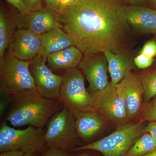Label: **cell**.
I'll return each instance as SVG.
<instances>
[{
	"label": "cell",
	"mask_w": 156,
	"mask_h": 156,
	"mask_svg": "<svg viewBox=\"0 0 156 156\" xmlns=\"http://www.w3.org/2000/svg\"><path fill=\"white\" fill-rule=\"evenodd\" d=\"M30 61L20 60L10 53H5L0 59V92L11 97L21 91H37L30 71Z\"/></svg>",
	"instance_id": "cell-4"
},
{
	"label": "cell",
	"mask_w": 156,
	"mask_h": 156,
	"mask_svg": "<svg viewBox=\"0 0 156 156\" xmlns=\"http://www.w3.org/2000/svg\"><path fill=\"white\" fill-rule=\"evenodd\" d=\"M125 5H128L151 6L150 0H121Z\"/></svg>",
	"instance_id": "cell-27"
},
{
	"label": "cell",
	"mask_w": 156,
	"mask_h": 156,
	"mask_svg": "<svg viewBox=\"0 0 156 156\" xmlns=\"http://www.w3.org/2000/svg\"><path fill=\"white\" fill-rule=\"evenodd\" d=\"M74 115L78 136L83 139L93 137L104 126L105 120L96 112H80Z\"/></svg>",
	"instance_id": "cell-18"
},
{
	"label": "cell",
	"mask_w": 156,
	"mask_h": 156,
	"mask_svg": "<svg viewBox=\"0 0 156 156\" xmlns=\"http://www.w3.org/2000/svg\"><path fill=\"white\" fill-rule=\"evenodd\" d=\"M156 148V143L150 134L145 132L138 138L124 156H143Z\"/></svg>",
	"instance_id": "cell-20"
},
{
	"label": "cell",
	"mask_w": 156,
	"mask_h": 156,
	"mask_svg": "<svg viewBox=\"0 0 156 156\" xmlns=\"http://www.w3.org/2000/svg\"><path fill=\"white\" fill-rule=\"evenodd\" d=\"M58 100L73 114L95 112L92 96L85 87V77L76 68L66 71L63 76Z\"/></svg>",
	"instance_id": "cell-5"
},
{
	"label": "cell",
	"mask_w": 156,
	"mask_h": 156,
	"mask_svg": "<svg viewBox=\"0 0 156 156\" xmlns=\"http://www.w3.org/2000/svg\"><path fill=\"white\" fill-rule=\"evenodd\" d=\"M39 55L30 61V71L37 91L43 97L58 100L63 76L54 73Z\"/></svg>",
	"instance_id": "cell-9"
},
{
	"label": "cell",
	"mask_w": 156,
	"mask_h": 156,
	"mask_svg": "<svg viewBox=\"0 0 156 156\" xmlns=\"http://www.w3.org/2000/svg\"><path fill=\"white\" fill-rule=\"evenodd\" d=\"M13 104L6 117L15 127L32 126L43 128L62 104L43 97L37 91L25 90L12 98Z\"/></svg>",
	"instance_id": "cell-2"
},
{
	"label": "cell",
	"mask_w": 156,
	"mask_h": 156,
	"mask_svg": "<svg viewBox=\"0 0 156 156\" xmlns=\"http://www.w3.org/2000/svg\"><path fill=\"white\" fill-rule=\"evenodd\" d=\"M77 137L76 117L63 106L48 121L44 134L46 146L48 148L66 151L72 148Z\"/></svg>",
	"instance_id": "cell-7"
},
{
	"label": "cell",
	"mask_w": 156,
	"mask_h": 156,
	"mask_svg": "<svg viewBox=\"0 0 156 156\" xmlns=\"http://www.w3.org/2000/svg\"><path fill=\"white\" fill-rule=\"evenodd\" d=\"M6 105H7V103H6L5 99L1 100V103H0V115H1V116H2L5 112Z\"/></svg>",
	"instance_id": "cell-33"
},
{
	"label": "cell",
	"mask_w": 156,
	"mask_h": 156,
	"mask_svg": "<svg viewBox=\"0 0 156 156\" xmlns=\"http://www.w3.org/2000/svg\"><path fill=\"white\" fill-rule=\"evenodd\" d=\"M94 111L105 121L119 127L128 124V117L122 98L117 92L116 86L110 83L105 89L91 93Z\"/></svg>",
	"instance_id": "cell-8"
},
{
	"label": "cell",
	"mask_w": 156,
	"mask_h": 156,
	"mask_svg": "<svg viewBox=\"0 0 156 156\" xmlns=\"http://www.w3.org/2000/svg\"><path fill=\"white\" fill-rule=\"evenodd\" d=\"M150 1L151 8L156 10V0H150Z\"/></svg>",
	"instance_id": "cell-35"
},
{
	"label": "cell",
	"mask_w": 156,
	"mask_h": 156,
	"mask_svg": "<svg viewBox=\"0 0 156 156\" xmlns=\"http://www.w3.org/2000/svg\"><path fill=\"white\" fill-rule=\"evenodd\" d=\"M25 154L21 151H8L1 152L0 156H23Z\"/></svg>",
	"instance_id": "cell-31"
},
{
	"label": "cell",
	"mask_w": 156,
	"mask_h": 156,
	"mask_svg": "<svg viewBox=\"0 0 156 156\" xmlns=\"http://www.w3.org/2000/svg\"><path fill=\"white\" fill-rule=\"evenodd\" d=\"M145 122L119 126L115 131L95 142L74 148L78 151L91 150L100 152L104 156H124L136 140L145 133Z\"/></svg>",
	"instance_id": "cell-3"
},
{
	"label": "cell",
	"mask_w": 156,
	"mask_h": 156,
	"mask_svg": "<svg viewBox=\"0 0 156 156\" xmlns=\"http://www.w3.org/2000/svg\"><path fill=\"white\" fill-rule=\"evenodd\" d=\"M154 58H151L144 54L139 53L134 58V64L139 69H146L153 64Z\"/></svg>",
	"instance_id": "cell-23"
},
{
	"label": "cell",
	"mask_w": 156,
	"mask_h": 156,
	"mask_svg": "<svg viewBox=\"0 0 156 156\" xmlns=\"http://www.w3.org/2000/svg\"><path fill=\"white\" fill-rule=\"evenodd\" d=\"M139 53L154 58L156 56V41L152 39L148 41L144 44Z\"/></svg>",
	"instance_id": "cell-24"
},
{
	"label": "cell",
	"mask_w": 156,
	"mask_h": 156,
	"mask_svg": "<svg viewBox=\"0 0 156 156\" xmlns=\"http://www.w3.org/2000/svg\"><path fill=\"white\" fill-rule=\"evenodd\" d=\"M41 47L40 35L28 30L17 29L7 52L20 60L31 61L38 55Z\"/></svg>",
	"instance_id": "cell-13"
},
{
	"label": "cell",
	"mask_w": 156,
	"mask_h": 156,
	"mask_svg": "<svg viewBox=\"0 0 156 156\" xmlns=\"http://www.w3.org/2000/svg\"><path fill=\"white\" fill-rule=\"evenodd\" d=\"M145 132L150 134L156 143V122H149L146 126Z\"/></svg>",
	"instance_id": "cell-29"
},
{
	"label": "cell",
	"mask_w": 156,
	"mask_h": 156,
	"mask_svg": "<svg viewBox=\"0 0 156 156\" xmlns=\"http://www.w3.org/2000/svg\"><path fill=\"white\" fill-rule=\"evenodd\" d=\"M121 0H80L59 12L62 28L84 55L128 52L134 45Z\"/></svg>",
	"instance_id": "cell-1"
},
{
	"label": "cell",
	"mask_w": 156,
	"mask_h": 156,
	"mask_svg": "<svg viewBox=\"0 0 156 156\" xmlns=\"http://www.w3.org/2000/svg\"><path fill=\"white\" fill-rule=\"evenodd\" d=\"M41 47L38 55L47 60L50 54L74 45L72 39L62 27L40 35Z\"/></svg>",
	"instance_id": "cell-15"
},
{
	"label": "cell",
	"mask_w": 156,
	"mask_h": 156,
	"mask_svg": "<svg viewBox=\"0 0 156 156\" xmlns=\"http://www.w3.org/2000/svg\"><path fill=\"white\" fill-rule=\"evenodd\" d=\"M89 83L88 92L91 94L108 86V63L104 52L84 55L78 66Z\"/></svg>",
	"instance_id": "cell-10"
},
{
	"label": "cell",
	"mask_w": 156,
	"mask_h": 156,
	"mask_svg": "<svg viewBox=\"0 0 156 156\" xmlns=\"http://www.w3.org/2000/svg\"><path fill=\"white\" fill-rule=\"evenodd\" d=\"M126 21L134 29L144 34H156V10L144 6L123 7Z\"/></svg>",
	"instance_id": "cell-14"
},
{
	"label": "cell",
	"mask_w": 156,
	"mask_h": 156,
	"mask_svg": "<svg viewBox=\"0 0 156 156\" xmlns=\"http://www.w3.org/2000/svg\"><path fill=\"white\" fill-rule=\"evenodd\" d=\"M80 50L75 45L48 56L47 62L52 70H66L78 67L83 57Z\"/></svg>",
	"instance_id": "cell-17"
},
{
	"label": "cell",
	"mask_w": 156,
	"mask_h": 156,
	"mask_svg": "<svg viewBox=\"0 0 156 156\" xmlns=\"http://www.w3.org/2000/svg\"><path fill=\"white\" fill-rule=\"evenodd\" d=\"M42 156H68L66 151L48 148Z\"/></svg>",
	"instance_id": "cell-28"
},
{
	"label": "cell",
	"mask_w": 156,
	"mask_h": 156,
	"mask_svg": "<svg viewBox=\"0 0 156 156\" xmlns=\"http://www.w3.org/2000/svg\"><path fill=\"white\" fill-rule=\"evenodd\" d=\"M43 128L29 126L24 129L11 128L3 122L0 128V151H21L36 153L46 146Z\"/></svg>",
	"instance_id": "cell-6"
},
{
	"label": "cell",
	"mask_w": 156,
	"mask_h": 156,
	"mask_svg": "<svg viewBox=\"0 0 156 156\" xmlns=\"http://www.w3.org/2000/svg\"><path fill=\"white\" fill-rule=\"evenodd\" d=\"M17 27L14 17H9L4 11H0V59L5 55Z\"/></svg>",
	"instance_id": "cell-19"
},
{
	"label": "cell",
	"mask_w": 156,
	"mask_h": 156,
	"mask_svg": "<svg viewBox=\"0 0 156 156\" xmlns=\"http://www.w3.org/2000/svg\"><path fill=\"white\" fill-rule=\"evenodd\" d=\"M46 6H48L57 11L58 13L61 10L60 0H44Z\"/></svg>",
	"instance_id": "cell-30"
},
{
	"label": "cell",
	"mask_w": 156,
	"mask_h": 156,
	"mask_svg": "<svg viewBox=\"0 0 156 156\" xmlns=\"http://www.w3.org/2000/svg\"><path fill=\"white\" fill-rule=\"evenodd\" d=\"M23 156H37L36 153H26Z\"/></svg>",
	"instance_id": "cell-36"
},
{
	"label": "cell",
	"mask_w": 156,
	"mask_h": 156,
	"mask_svg": "<svg viewBox=\"0 0 156 156\" xmlns=\"http://www.w3.org/2000/svg\"><path fill=\"white\" fill-rule=\"evenodd\" d=\"M9 4L19 11L20 14L24 15L30 12L23 0H5Z\"/></svg>",
	"instance_id": "cell-25"
},
{
	"label": "cell",
	"mask_w": 156,
	"mask_h": 156,
	"mask_svg": "<svg viewBox=\"0 0 156 156\" xmlns=\"http://www.w3.org/2000/svg\"><path fill=\"white\" fill-rule=\"evenodd\" d=\"M17 29L28 30L41 35L62 26L59 13L48 6L38 11L30 12L14 17Z\"/></svg>",
	"instance_id": "cell-11"
},
{
	"label": "cell",
	"mask_w": 156,
	"mask_h": 156,
	"mask_svg": "<svg viewBox=\"0 0 156 156\" xmlns=\"http://www.w3.org/2000/svg\"><path fill=\"white\" fill-rule=\"evenodd\" d=\"M143 156H156V148Z\"/></svg>",
	"instance_id": "cell-34"
},
{
	"label": "cell",
	"mask_w": 156,
	"mask_h": 156,
	"mask_svg": "<svg viewBox=\"0 0 156 156\" xmlns=\"http://www.w3.org/2000/svg\"><path fill=\"white\" fill-rule=\"evenodd\" d=\"M30 12L38 11L43 9L41 0H23Z\"/></svg>",
	"instance_id": "cell-26"
},
{
	"label": "cell",
	"mask_w": 156,
	"mask_h": 156,
	"mask_svg": "<svg viewBox=\"0 0 156 156\" xmlns=\"http://www.w3.org/2000/svg\"><path fill=\"white\" fill-rule=\"evenodd\" d=\"M116 89L124 101L130 119L141 113L144 105V90L139 76L131 72L116 85Z\"/></svg>",
	"instance_id": "cell-12"
},
{
	"label": "cell",
	"mask_w": 156,
	"mask_h": 156,
	"mask_svg": "<svg viewBox=\"0 0 156 156\" xmlns=\"http://www.w3.org/2000/svg\"><path fill=\"white\" fill-rule=\"evenodd\" d=\"M104 53L108 63V73L111 79L110 83L115 86L136 66L134 59L128 54V52L115 53L107 50Z\"/></svg>",
	"instance_id": "cell-16"
},
{
	"label": "cell",
	"mask_w": 156,
	"mask_h": 156,
	"mask_svg": "<svg viewBox=\"0 0 156 156\" xmlns=\"http://www.w3.org/2000/svg\"><path fill=\"white\" fill-rule=\"evenodd\" d=\"M141 114V121L156 122V97L148 103L144 104Z\"/></svg>",
	"instance_id": "cell-22"
},
{
	"label": "cell",
	"mask_w": 156,
	"mask_h": 156,
	"mask_svg": "<svg viewBox=\"0 0 156 156\" xmlns=\"http://www.w3.org/2000/svg\"><path fill=\"white\" fill-rule=\"evenodd\" d=\"M144 90V104L156 97V67L147 70L139 76Z\"/></svg>",
	"instance_id": "cell-21"
},
{
	"label": "cell",
	"mask_w": 156,
	"mask_h": 156,
	"mask_svg": "<svg viewBox=\"0 0 156 156\" xmlns=\"http://www.w3.org/2000/svg\"><path fill=\"white\" fill-rule=\"evenodd\" d=\"M79 1L80 0H60L61 10L63 8H65V7H68V6L72 5L75 4L76 3L79 2Z\"/></svg>",
	"instance_id": "cell-32"
},
{
	"label": "cell",
	"mask_w": 156,
	"mask_h": 156,
	"mask_svg": "<svg viewBox=\"0 0 156 156\" xmlns=\"http://www.w3.org/2000/svg\"><path fill=\"white\" fill-rule=\"evenodd\" d=\"M90 156L88 155H87V154H82V155H79V156Z\"/></svg>",
	"instance_id": "cell-37"
}]
</instances>
